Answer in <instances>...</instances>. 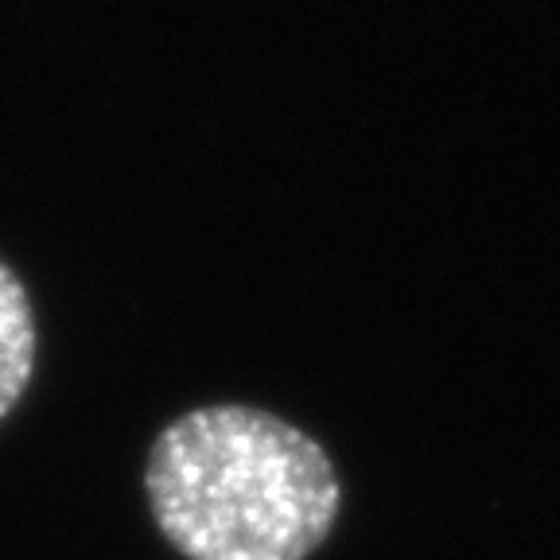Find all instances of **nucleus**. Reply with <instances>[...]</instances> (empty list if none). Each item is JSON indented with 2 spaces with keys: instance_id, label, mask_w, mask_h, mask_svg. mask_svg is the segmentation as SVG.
<instances>
[{
  "instance_id": "obj_2",
  "label": "nucleus",
  "mask_w": 560,
  "mask_h": 560,
  "mask_svg": "<svg viewBox=\"0 0 560 560\" xmlns=\"http://www.w3.org/2000/svg\"><path fill=\"white\" fill-rule=\"evenodd\" d=\"M35 370V315L24 280L0 261V420L16 409Z\"/></svg>"
},
{
  "instance_id": "obj_1",
  "label": "nucleus",
  "mask_w": 560,
  "mask_h": 560,
  "mask_svg": "<svg viewBox=\"0 0 560 560\" xmlns=\"http://www.w3.org/2000/svg\"><path fill=\"white\" fill-rule=\"evenodd\" d=\"M144 490L156 529L187 560H304L342 502L324 447L249 405L172 420L149 452Z\"/></svg>"
}]
</instances>
